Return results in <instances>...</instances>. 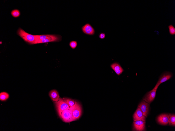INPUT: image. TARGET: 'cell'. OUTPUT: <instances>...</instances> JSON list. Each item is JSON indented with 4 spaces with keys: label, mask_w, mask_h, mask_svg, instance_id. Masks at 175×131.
<instances>
[{
    "label": "cell",
    "mask_w": 175,
    "mask_h": 131,
    "mask_svg": "<svg viewBox=\"0 0 175 131\" xmlns=\"http://www.w3.org/2000/svg\"><path fill=\"white\" fill-rule=\"evenodd\" d=\"M17 33L24 41L30 44H36L38 41V35L28 33L20 28L18 29Z\"/></svg>",
    "instance_id": "6da1fadb"
},
{
    "label": "cell",
    "mask_w": 175,
    "mask_h": 131,
    "mask_svg": "<svg viewBox=\"0 0 175 131\" xmlns=\"http://www.w3.org/2000/svg\"><path fill=\"white\" fill-rule=\"evenodd\" d=\"M69 109L72 111L74 121L78 119L82 113L81 108L79 103L75 101L74 104L69 107Z\"/></svg>",
    "instance_id": "7a4b0ae2"
},
{
    "label": "cell",
    "mask_w": 175,
    "mask_h": 131,
    "mask_svg": "<svg viewBox=\"0 0 175 131\" xmlns=\"http://www.w3.org/2000/svg\"><path fill=\"white\" fill-rule=\"evenodd\" d=\"M54 103L58 115L61 118V114L63 110L65 109H69V107L63 99L60 97L59 101H54Z\"/></svg>",
    "instance_id": "3957f363"
},
{
    "label": "cell",
    "mask_w": 175,
    "mask_h": 131,
    "mask_svg": "<svg viewBox=\"0 0 175 131\" xmlns=\"http://www.w3.org/2000/svg\"><path fill=\"white\" fill-rule=\"evenodd\" d=\"M61 118L64 122L66 123L74 121L72 111L69 109H65L63 110L61 114Z\"/></svg>",
    "instance_id": "277c9868"
},
{
    "label": "cell",
    "mask_w": 175,
    "mask_h": 131,
    "mask_svg": "<svg viewBox=\"0 0 175 131\" xmlns=\"http://www.w3.org/2000/svg\"><path fill=\"white\" fill-rule=\"evenodd\" d=\"M172 74L169 72H166L160 76L158 81L153 89H157L161 83L169 79L172 77Z\"/></svg>",
    "instance_id": "5b68a950"
},
{
    "label": "cell",
    "mask_w": 175,
    "mask_h": 131,
    "mask_svg": "<svg viewBox=\"0 0 175 131\" xmlns=\"http://www.w3.org/2000/svg\"><path fill=\"white\" fill-rule=\"evenodd\" d=\"M157 89H153L147 93L143 99L148 103H150L155 98Z\"/></svg>",
    "instance_id": "8992f818"
},
{
    "label": "cell",
    "mask_w": 175,
    "mask_h": 131,
    "mask_svg": "<svg viewBox=\"0 0 175 131\" xmlns=\"http://www.w3.org/2000/svg\"><path fill=\"white\" fill-rule=\"evenodd\" d=\"M61 38L60 36L52 35L50 37L38 41L37 44L57 42L60 41Z\"/></svg>",
    "instance_id": "52a82bcc"
},
{
    "label": "cell",
    "mask_w": 175,
    "mask_h": 131,
    "mask_svg": "<svg viewBox=\"0 0 175 131\" xmlns=\"http://www.w3.org/2000/svg\"><path fill=\"white\" fill-rule=\"evenodd\" d=\"M149 105L144 101H141L138 106L143 112L144 115L146 117L147 116L149 108Z\"/></svg>",
    "instance_id": "ba28073f"
},
{
    "label": "cell",
    "mask_w": 175,
    "mask_h": 131,
    "mask_svg": "<svg viewBox=\"0 0 175 131\" xmlns=\"http://www.w3.org/2000/svg\"><path fill=\"white\" fill-rule=\"evenodd\" d=\"M133 118L134 121L137 120H142L145 121L146 118L143 112L139 107L134 113L133 116Z\"/></svg>",
    "instance_id": "9c48e42d"
},
{
    "label": "cell",
    "mask_w": 175,
    "mask_h": 131,
    "mask_svg": "<svg viewBox=\"0 0 175 131\" xmlns=\"http://www.w3.org/2000/svg\"><path fill=\"white\" fill-rule=\"evenodd\" d=\"M145 121L137 120L133 122L134 129L137 131H143L145 129Z\"/></svg>",
    "instance_id": "30bf717a"
},
{
    "label": "cell",
    "mask_w": 175,
    "mask_h": 131,
    "mask_svg": "<svg viewBox=\"0 0 175 131\" xmlns=\"http://www.w3.org/2000/svg\"><path fill=\"white\" fill-rule=\"evenodd\" d=\"M169 116L168 114H163L160 115L157 118L158 122L163 125L167 124L169 122Z\"/></svg>",
    "instance_id": "8fae6325"
},
{
    "label": "cell",
    "mask_w": 175,
    "mask_h": 131,
    "mask_svg": "<svg viewBox=\"0 0 175 131\" xmlns=\"http://www.w3.org/2000/svg\"><path fill=\"white\" fill-rule=\"evenodd\" d=\"M83 32L85 34L89 35H93L94 33V30L92 27L89 24H87L82 28Z\"/></svg>",
    "instance_id": "7c38bea8"
},
{
    "label": "cell",
    "mask_w": 175,
    "mask_h": 131,
    "mask_svg": "<svg viewBox=\"0 0 175 131\" xmlns=\"http://www.w3.org/2000/svg\"><path fill=\"white\" fill-rule=\"evenodd\" d=\"M111 68L118 75H120L123 71V69L118 63H114L111 65Z\"/></svg>",
    "instance_id": "4fadbf2b"
},
{
    "label": "cell",
    "mask_w": 175,
    "mask_h": 131,
    "mask_svg": "<svg viewBox=\"0 0 175 131\" xmlns=\"http://www.w3.org/2000/svg\"><path fill=\"white\" fill-rule=\"evenodd\" d=\"M49 95L51 99L53 101H58L59 99V95L57 90L53 89L49 93Z\"/></svg>",
    "instance_id": "5bb4252c"
},
{
    "label": "cell",
    "mask_w": 175,
    "mask_h": 131,
    "mask_svg": "<svg viewBox=\"0 0 175 131\" xmlns=\"http://www.w3.org/2000/svg\"><path fill=\"white\" fill-rule=\"evenodd\" d=\"M62 99L68 105L69 107L73 105L75 103V101L73 99L66 98H63Z\"/></svg>",
    "instance_id": "9a60e30c"
},
{
    "label": "cell",
    "mask_w": 175,
    "mask_h": 131,
    "mask_svg": "<svg viewBox=\"0 0 175 131\" xmlns=\"http://www.w3.org/2000/svg\"><path fill=\"white\" fill-rule=\"evenodd\" d=\"M169 125L175 126V116L174 114H169Z\"/></svg>",
    "instance_id": "2e32d148"
},
{
    "label": "cell",
    "mask_w": 175,
    "mask_h": 131,
    "mask_svg": "<svg viewBox=\"0 0 175 131\" xmlns=\"http://www.w3.org/2000/svg\"><path fill=\"white\" fill-rule=\"evenodd\" d=\"M9 94L6 92H2L0 93V100L2 101L7 100L9 97Z\"/></svg>",
    "instance_id": "e0dca14e"
},
{
    "label": "cell",
    "mask_w": 175,
    "mask_h": 131,
    "mask_svg": "<svg viewBox=\"0 0 175 131\" xmlns=\"http://www.w3.org/2000/svg\"><path fill=\"white\" fill-rule=\"evenodd\" d=\"M12 15L14 17L17 18L19 16L20 13L19 10L17 9L12 10L11 12Z\"/></svg>",
    "instance_id": "ac0fdd59"
},
{
    "label": "cell",
    "mask_w": 175,
    "mask_h": 131,
    "mask_svg": "<svg viewBox=\"0 0 175 131\" xmlns=\"http://www.w3.org/2000/svg\"><path fill=\"white\" fill-rule=\"evenodd\" d=\"M169 29V32L170 35H173L175 34V28L172 24L169 25L168 26Z\"/></svg>",
    "instance_id": "d6986e66"
},
{
    "label": "cell",
    "mask_w": 175,
    "mask_h": 131,
    "mask_svg": "<svg viewBox=\"0 0 175 131\" xmlns=\"http://www.w3.org/2000/svg\"><path fill=\"white\" fill-rule=\"evenodd\" d=\"M52 35H38V41L50 37Z\"/></svg>",
    "instance_id": "ffe728a7"
},
{
    "label": "cell",
    "mask_w": 175,
    "mask_h": 131,
    "mask_svg": "<svg viewBox=\"0 0 175 131\" xmlns=\"http://www.w3.org/2000/svg\"><path fill=\"white\" fill-rule=\"evenodd\" d=\"M77 42L75 41H72L70 42L69 43V45L73 49H74L76 48L77 46Z\"/></svg>",
    "instance_id": "44dd1931"
},
{
    "label": "cell",
    "mask_w": 175,
    "mask_h": 131,
    "mask_svg": "<svg viewBox=\"0 0 175 131\" xmlns=\"http://www.w3.org/2000/svg\"><path fill=\"white\" fill-rule=\"evenodd\" d=\"M99 37L101 39H103L105 37V34L103 33H101L99 35Z\"/></svg>",
    "instance_id": "7402d4cb"
}]
</instances>
